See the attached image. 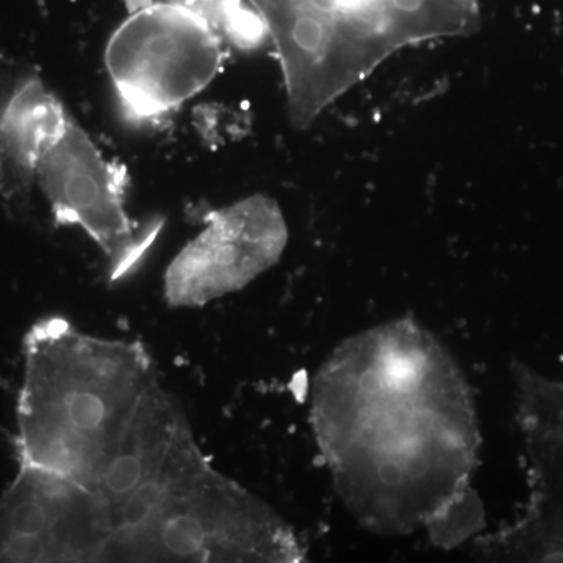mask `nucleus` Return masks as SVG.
I'll return each mask as SVG.
<instances>
[{"label":"nucleus","mask_w":563,"mask_h":563,"mask_svg":"<svg viewBox=\"0 0 563 563\" xmlns=\"http://www.w3.org/2000/svg\"><path fill=\"white\" fill-rule=\"evenodd\" d=\"M312 424L340 498L365 528H424L440 547L479 531L472 393L417 322H388L336 347L313 380Z\"/></svg>","instance_id":"1"},{"label":"nucleus","mask_w":563,"mask_h":563,"mask_svg":"<svg viewBox=\"0 0 563 563\" xmlns=\"http://www.w3.org/2000/svg\"><path fill=\"white\" fill-rule=\"evenodd\" d=\"M155 384L143 344L90 335L62 317L35 322L24 336L20 465L87 488Z\"/></svg>","instance_id":"2"},{"label":"nucleus","mask_w":563,"mask_h":563,"mask_svg":"<svg viewBox=\"0 0 563 563\" xmlns=\"http://www.w3.org/2000/svg\"><path fill=\"white\" fill-rule=\"evenodd\" d=\"M288 58L339 99L395 52L468 35L476 0H247Z\"/></svg>","instance_id":"3"},{"label":"nucleus","mask_w":563,"mask_h":563,"mask_svg":"<svg viewBox=\"0 0 563 563\" xmlns=\"http://www.w3.org/2000/svg\"><path fill=\"white\" fill-rule=\"evenodd\" d=\"M224 41L179 0L135 9L106 49V65L125 118L161 120L190 101L220 73Z\"/></svg>","instance_id":"4"},{"label":"nucleus","mask_w":563,"mask_h":563,"mask_svg":"<svg viewBox=\"0 0 563 563\" xmlns=\"http://www.w3.org/2000/svg\"><path fill=\"white\" fill-rule=\"evenodd\" d=\"M36 187L55 220L81 229L101 247L113 279L136 268L161 231V225L141 229L132 220L121 169L107 161L73 117L41 155Z\"/></svg>","instance_id":"5"},{"label":"nucleus","mask_w":563,"mask_h":563,"mask_svg":"<svg viewBox=\"0 0 563 563\" xmlns=\"http://www.w3.org/2000/svg\"><path fill=\"white\" fill-rule=\"evenodd\" d=\"M287 243V222L272 198L254 195L213 211L169 263L163 282L166 302L198 309L240 291L279 262Z\"/></svg>","instance_id":"6"},{"label":"nucleus","mask_w":563,"mask_h":563,"mask_svg":"<svg viewBox=\"0 0 563 563\" xmlns=\"http://www.w3.org/2000/svg\"><path fill=\"white\" fill-rule=\"evenodd\" d=\"M95 496L58 474L20 465L0 496V562H98Z\"/></svg>","instance_id":"7"},{"label":"nucleus","mask_w":563,"mask_h":563,"mask_svg":"<svg viewBox=\"0 0 563 563\" xmlns=\"http://www.w3.org/2000/svg\"><path fill=\"white\" fill-rule=\"evenodd\" d=\"M70 114L32 66L0 55V207L20 211L31 202L44 151Z\"/></svg>","instance_id":"8"}]
</instances>
